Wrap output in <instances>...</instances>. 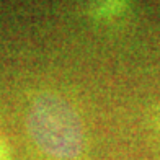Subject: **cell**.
Masks as SVG:
<instances>
[{
	"label": "cell",
	"mask_w": 160,
	"mask_h": 160,
	"mask_svg": "<svg viewBox=\"0 0 160 160\" xmlns=\"http://www.w3.org/2000/svg\"><path fill=\"white\" fill-rule=\"evenodd\" d=\"M28 131L36 145L57 160H74L83 150L78 114L56 93L38 95L28 111Z\"/></svg>",
	"instance_id": "1"
}]
</instances>
